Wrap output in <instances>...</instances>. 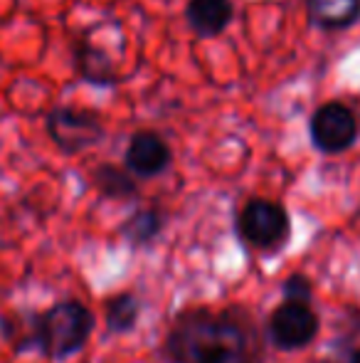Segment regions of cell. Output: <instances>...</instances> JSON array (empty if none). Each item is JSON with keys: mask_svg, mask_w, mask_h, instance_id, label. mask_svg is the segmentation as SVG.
Listing matches in <instances>:
<instances>
[{"mask_svg": "<svg viewBox=\"0 0 360 363\" xmlns=\"http://www.w3.org/2000/svg\"><path fill=\"white\" fill-rule=\"evenodd\" d=\"M308 136L316 151L336 156L356 146L360 136V121L356 111L338 99L323 101L308 119Z\"/></svg>", "mask_w": 360, "mask_h": 363, "instance_id": "obj_5", "label": "cell"}, {"mask_svg": "<svg viewBox=\"0 0 360 363\" xmlns=\"http://www.w3.org/2000/svg\"><path fill=\"white\" fill-rule=\"evenodd\" d=\"M89 183L101 198L119 203H134L141 198V183L124 166H116L111 161L96 163L89 173Z\"/></svg>", "mask_w": 360, "mask_h": 363, "instance_id": "obj_10", "label": "cell"}, {"mask_svg": "<svg viewBox=\"0 0 360 363\" xmlns=\"http://www.w3.org/2000/svg\"><path fill=\"white\" fill-rule=\"evenodd\" d=\"M166 223H168V218L158 206L139 208L119 225V238L134 250L151 247L163 235Z\"/></svg>", "mask_w": 360, "mask_h": 363, "instance_id": "obj_12", "label": "cell"}, {"mask_svg": "<svg viewBox=\"0 0 360 363\" xmlns=\"http://www.w3.org/2000/svg\"><path fill=\"white\" fill-rule=\"evenodd\" d=\"M37 319L40 311L20 309L0 316V336L15 354L37 351Z\"/></svg>", "mask_w": 360, "mask_h": 363, "instance_id": "obj_13", "label": "cell"}, {"mask_svg": "<svg viewBox=\"0 0 360 363\" xmlns=\"http://www.w3.org/2000/svg\"><path fill=\"white\" fill-rule=\"evenodd\" d=\"M306 18L323 33L348 30L360 23V0H306Z\"/></svg>", "mask_w": 360, "mask_h": 363, "instance_id": "obj_11", "label": "cell"}, {"mask_svg": "<svg viewBox=\"0 0 360 363\" xmlns=\"http://www.w3.org/2000/svg\"><path fill=\"white\" fill-rule=\"evenodd\" d=\"M281 299L284 301H301V304H311L313 301V284L306 274H289L281 284Z\"/></svg>", "mask_w": 360, "mask_h": 363, "instance_id": "obj_15", "label": "cell"}, {"mask_svg": "<svg viewBox=\"0 0 360 363\" xmlns=\"http://www.w3.org/2000/svg\"><path fill=\"white\" fill-rule=\"evenodd\" d=\"M45 131L64 156H79L106 139V126L101 116L74 104L52 106L45 116Z\"/></svg>", "mask_w": 360, "mask_h": 363, "instance_id": "obj_4", "label": "cell"}, {"mask_svg": "<svg viewBox=\"0 0 360 363\" xmlns=\"http://www.w3.org/2000/svg\"><path fill=\"white\" fill-rule=\"evenodd\" d=\"M321 331V319L311 304L301 301H284L274 306L267 319V341L279 351H301L316 341Z\"/></svg>", "mask_w": 360, "mask_h": 363, "instance_id": "obj_6", "label": "cell"}, {"mask_svg": "<svg viewBox=\"0 0 360 363\" xmlns=\"http://www.w3.org/2000/svg\"><path fill=\"white\" fill-rule=\"evenodd\" d=\"M351 363H360V349H358V351H353V356H351Z\"/></svg>", "mask_w": 360, "mask_h": 363, "instance_id": "obj_16", "label": "cell"}, {"mask_svg": "<svg viewBox=\"0 0 360 363\" xmlns=\"http://www.w3.org/2000/svg\"><path fill=\"white\" fill-rule=\"evenodd\" d=\"M161 363H265V331L247 306L190 304L170 319Z\"/></svg>", "mask_w": 360, "mask_h": 363, "instance_id": "obj_1", "label": "cell"}, {"mask_svg": "<svg viewBox=\"0 0 360 363\" xmlns=\"http://www.w3.org/2000/svg\"><path fill=\"white\" fill-rule=\"evenodd\" d=\"M94 314L84 301L64 299L40 311L37 354L47 361H67L89 344L94 331Z\"/></svg>", "mask_w": 360, "mask_h": 363, "instance_id": "obj_2", "label": "cell"}, {"mask_svg": "<svg viewBox=\"0 0 360 363\" xmlns=\"http://www.w3.org/2000/svg\"><path fill=\"white\" fill-rule=\"evenodd\" d=\"M235 20L232 0H187L185 23L192 35L200 40H215L225 33Z\"/></svg>", "mask_w": 360, "mask_h": 363, "instance_id": "obj_9", "label": "cell"}, {"mask_svg": "<svg viewBox=\"0 0 360 363\" xmlns=\"http://www.w3.org/2000/svg\"><path fill=\"white\" fill-rule=\"evenodd\" d=\"M235 233L247 247L260 252H277L291 238V216L279 201L257 196L237 211Z\"/></svg>", "mask_w": 360, "mask_h": 363, "instance_id": "obj_3", "label": "cell"}, {"mask_svg": "<svg viewBox=\"0 0 360 363\" xmlns=\"http://www.w3.org/2000/svg\"><path fill=\"white\" fill-rule=\"evenodd\" d=\"M72 65L79 79L99 89H111L121 82L111 55H106V50L84 33L72 38Z\"/></svg>", "mask_w": 360, "mask_h": 363, "instance_id": "obj_8", "label": "cell"}, {"mask_svg": "<svg viewBox=\"0 0 360 363\" xmlns=\"http://www.w3.org/2000/svg\"><path fill=\"white\" fill-rule=\"evenodd\" d=\"M173 166V148L153 129H141L129 139L124 151V168L139 181L163 176Z\"/></svg>", "mask_w": 360, "mask_h": 363, "instance_id": "obj_7", "label": "cell"}, {"mask_svg": "<svg viewBox=\"0 0 360 363\" xmlns=\"http://www.w3.org/2000/svg\"><path fill=\"white\" fill-rule=\"evenodd\" d=\"M141 299L131 291H119L104 301V324L109 334L124 336L139 326Z\"/></svg>", "mask_w": 360, "mask_h": 363, "instance_id": "obj_14", "label": "cell"}]
</instances>
